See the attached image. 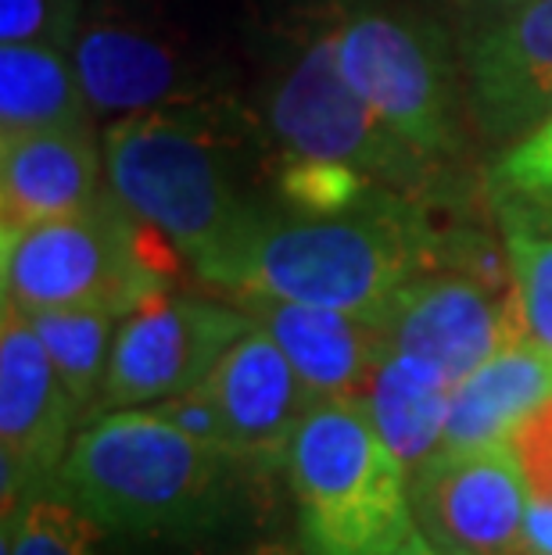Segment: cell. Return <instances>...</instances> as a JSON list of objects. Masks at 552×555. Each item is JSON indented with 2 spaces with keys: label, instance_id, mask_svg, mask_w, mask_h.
<instances>
[{
  "label": "cell",
  "instance_id": "cell-14",
  "mask_svg": "<svg viewBox=\"0 0 552 555\" xmlns=\"http://www.w3.org/2000/svg\"><path fill=\"white\" fill-rule=\"evenodd\" d=\"M205 384L227 412L244 463L266 469L284 466L291 437L312 409L316 395L277 340L262 326H252L219 359Z\"/></svg>",
  "mask_w": 552,
  "mask_h": 555
},
{
  "label": "cell",
  "instance_id": "cell-10",
  "mask_svg": "<svg viewBox=\"0 0 552 555\" xmlns=\"http://www.w3.org/2000/svg\"><path fill=\"white\" fill-rule=\"evenodd\" d=\"M409 499L420 534L445 555H506L531 483L513 441L441 448L409 477Z\"/></svg>",
  "mask_w": 552,
  "mask_h": 555
},
{
  "label": "cell",
  "instance_id": "cell-17",
  "mask_svg": "<svg viewBox=\"0 0 552 555\" xmlns=\"http://www.w3.org/2000/svg\"><path fill=\"white\" fill-rule=\"evenodd\" d=\"M552 401V351L524 337L480 362L452 387L441 448L513 441V434Z\"/></svg>",
  "mask_w": 552,
  "mask_h": 555
},
{
  "label": "cell",
  "instance_id": "cell-5",
  "mask_svg": "<svg viewBox=\"0 0 552 555\" xmlns=\"http://www.w3.org/2000/svg\"><path fill=\"white\" fill-rule=\"evenodd\" d=\"M147 230L112 191L76 216L0 233L4 305L133 315L169 291V269L151 251Z\"/></svg>",
  "mask_w": 552,
  "mask_h": 555
},
{
  "label": "cell",
  "instance_id": "cell-16",
  "mask_svg": "<svg viewBox=\"0 0 552 555\" xmlns=\"http://www.w3.org/2000/svg\"><path fill=\"white\" fill-rule=\"evenodd\" d=\"M73 57L93 115L104 119L187 108L194 101L183 57L140 26L90 22L79 29Z\"/></svg>",
  "mask_w": 552,
  "mask_h": 555
},
{
  "label": "cell",
  "instance_id": "cell-18",
  "mask_svg": "<svg viewBox=\"0 0 552 555\" xmlns=\"http://www.w3.org/2000/svg\"><path fill=\"white\" fill-rule=\"evenodd\" d=\"M68 47L0 43V144L40 129L93 126Z\"/></svg>",
  "mask_w": 552,
  "mask_h": 555
},
{
  "label": "cell",
  "instance_id": "cell-13",
  "mask_svg": "<svg viewBox=\"0 0 552 555\" xmlns=\"http://www.w3.org/2000/svg\"><path fill=\"white\" fill-rule=\"evenodd\" d=\"M112 194L93 126L40 129L0 144V233L93 208Z\"/></svg>",
  "mask_w": 552,
  "mask_h": 555
},
{
  "label": "cell",
  "instance_id": "cell-23",
  "mask_svg": "<svg viewBox=\"0 0 552 555\" xmlns=\"http://www.w3.org/2000/svg\"><path fill=\"white\" fill-rule=\"evenodd\" d=\"M491 183L502 194H521L552 205V112L496 158Z\"/></svg>",
  "mask_w": 552,
  "mask_h": 555
},
{
  "label": "cell",
  "instance_id": "cell-9",
  "mask_svg": "<svg viewBox=\"0 0 552 555\" xmlns=\"http://www.w3.org/2000/svg\"><path fill=\"white\" fill-rule=\"evenodd\" d=\"M387 351L434 365L452 387L480 362L527 337L513 283H491L466 269L420 273L377 315Z\"/></svg>",
  "mask_w": 552,
  "mask_h": 555
},
{
  "label": "cell",
  "instance_id": "cell-21",
  "mask_svg": "<svg viewBox=\"0 0 552 555\" xmlns=\"http://www.w3.org/2000/svg\"><path fill=\"white\" fill-rule=\"evenodd\" d=\"M26 319L43 340L47 356H51L79 412L98 416L104 373H108L123 315L108 309H40L26 312Z\"/></svg>",
  "mask_w": 552,
  "mask_h": 555
},
{
  "label": "cell",
  "instance_id": "cell-3",
  "mask_svg": "<svg viewBox=\"0 0 552 555\" xmlns=\"http://www.w3.org/2000/svg\"><path fill=\"white\" fill-rule=\"evenodd\" d=\"M284 469L309 555H391L420 530L406 466L359 395L316 398Z\"/></svg>",
  "mask_w": 552,
  "mask_h": 555
},
{
  "label": "cell",
  "instance_id": "cell-2",
  "mask_svg": "<svg viewBox=\"0 0 552 555\" xmlns=\"http://www.w3.org/2000/svg\"><path fill=\"white\" fill-rule=\"evenodd\" d=\"M241 469L155 409H112L73 437L57 488L112 534L191 538L227 519Z\"/></svg>",
  "mask_w": 552,
  "mask_h": 555
},
{
  "label": "cell",
  "instance_id": "cell-26",
  "mask_svg": "<svg viewBox=\"0 0 552 555\" xmlns=\"http://www.w3.org/2000/svg\"><path fill=\"white\" fill-rule=\"evenodd\" d=\"M513 448L531 483V494L552 499V401L513 434Z\"/></svg>",
  "mask_w": 552,
  "mask_h": 555
},
{
  "label": "cell",
  "instance_id": "cell-22",
  "mask_svg": "<svg viewBox=\"0 0 552 555\" xmlns=\"http://www.w3.org/2000/svg\"><path fill=\"white\" fill-rule=\"evenodd\" d=\"M104 527L51 483L4 509V555H101Z\"/></svg>",
  "mask_w": 552,
  "mask_h": 555
},
{
  "label": "cell",
  "instance_id": "cell-12",
  "mask_svg": "<svg viewBox=\"0 0 552 555\" xmlns=\"http://www.w3.org/2000/svg\"><path fill=\"white\" fill-rule=\"evenodd\" d=\"M460 68L477 126L499 144L521 140L552 112V0L470 26Z\"/></svg>",
  "mask_w": 552,
  "mask_h": 555
},
{
  "label": "cell",
  "instance_id": "cell-28",
  "mask_svg": "<svg viewBox=\"0 0 552 555\" xmlns=\"http://www.w3.org/2000/svg\"><path fill=\"white\" fill-rule=\"evenodd\" d=\"M521 4H527V0H460L470 26H480V22H488V18H499V15H506V11L521 8Z\"/></svg>",
  "mask_w": 552,
  "mask_h": 555
},
{
  "label": "cell",
  "instance_id": "cell-7",
  "mask_svg": "<svg viewBox=\"0 0 552 555\" xmlns=\"http://www.w3.org/2000/svg\"><path fill=\"white\" fill-rule=\"evenodd\" d=\"M269 126L291 162L359 172L381 186H420L434 162L416 155L345 79L334 26L305 40L269 98Z\"/></svg>",
  "mask_w": 552,
  "mask_h": 555
},
{
  "label": "cell",
  "instance_id": "cell-30",
  "mask_svg": "<svg viewBox=\"0 0 552 555\" xmlns=\"http://www.w3.org/2000/svg\"><path fill=\"white\" fill-rule=\"evenodd\" d=\"M255 555H309V552H295V548H262V552H255Z\"/></svg>",
  "mask_w": 552,
  "mask_h": 555
},
{
  "label": "cell",
  "instance_id": "cell-27",
  "mask_svg": "<svg viewBox=\"0 0 552 555\" xmlns=\"http://www.w3.org/2000/svg\"><path fill=\"white\" fill-rule=\"evenodd\" d=\"M506 555H552V499L531 494L521 534H516L513 548Z\"/></svg>",
  "mask_w": 552,
  "mask_h": 555
},
{
  "label": "cell",
  "instance_id": "cell-1",
  "mask_svg": "<svg viewBox=\"0 0 552 555\" xmlns=\"http://www.w3.org/2000/svg\"><path fill=\"white\" fill-rule=\"evenodd\" d=\"M431 266V237L391 201L334 216H255L213 247L194 273L230 298H266L377 315Z\"/></svg>",
  "mask_w": 552,
  "mask_h": 555
},
{
  "label": "cell",
  "instance_id": "cell-20",
  "mask_svg": "<svg viewBox=\"0 0 552 555\" xmlns=\"http://www.w3.org/2000/svg\"><path fill=\"white\" fill-rule=\"evenodd\" d=\"M496 211L527 337L552 351V205L496 191Z\"/></svg>",
  "mask_w": 552,
  "mask_h": 555
},
{
  "label": "cell",
  "instance_id": "cell-29",
  "mask_svg": "<svg viewBox=\"0 0 552 555\" xmlns=\"http://www.w3.org/2000/svg\"><path fill=\"white\" fill-rule=\"evenodd\" d=\"M391 555H445V552H441V548H434L431 541H427V538H424V534H420V530H416V534L409 538L406 545H398V548H395Z\"/></svg>",
  "mask_w": 552,
  "mask_h": 555
},
{
  "label": "cell",
  "instance_id": "cell-8",
  "mask_svg": "<svg viewBox=\"0 0 552 555\" xmlns=\"http://www.w3.org/2000/svg\"><path fill=\"white\" fill-rule=\"evenodd\" d=\"M252 315L205 298H162L123 319L101 387V412L144 409L205 384L219 359L248 334ZM98 412V416H101Z\"/></svg>",
  "mask_w": 552,
  "mask_h": 555
},
{
  "label": "cell",
  "instance_id": "cell-24",
  "mask_svg": "<svg viewBox=\"0 0 552 555\" xmlns=\"http://www.w3.org/2000/svg\"><path fill=\"white\" fill-rule=\"evenodd\" d=\"M79 0H0V43H54L79 37Z\"/></svg>",
  "mask_w": 552,
  "mask_h": 555
},
{
  "label": "cell",
  "instance_id": "cell-6",
  "mask_svg": "<svg viewBox=\"0 0 552 555\" xmlns=\"http://www.w3.org/2000/svg\"><path fill=\"white\" fill-rule=\"evenodd\" d=\"M334 51L359 98L416 155H460L466 87L431 26L391 11H351L334 26Z\"/></svg>",
  "mask_w": 552,
  "mask_h": 555
},
{
  "label": "cell",
  "instance_id": "cell-19",
  "mask_svg": "<svg viewBox=\"0 0 552 555\" xmlns=\"http://www.w3.org/2000/svg\"><path fill=\"white\" fill-rule=\"evenodd\" d=\"M377 423L387 448L398 455L406 474L413 477L431 455L441 452L445 420H449L452 384L413 356L387 351L359 391Z\"/></svg>",
  "mask_w": 552,
  "mask_h": 555
},
{
  "label": "cell",
  "instance_id": "cell-4",
  "mask_svg": "<svg viewBox=\"0 0 552 555\" xmlns=\"http://www.w3.org/2000/svg\"><path fill=\"white\" fill-rule=\"evenodd\" d=\"M101 144L115 197L191 266L255 216L197 112L166 108L108 119Z\"/></svg>",
  "mask_w": 552,
  "mask_h": 555
},
{
  "label": "cell",
  "instance_id": "cell-11",
  "mask_svg": "<svg viewBox=\"0 0 552 555\" xmlns=\"http://www.w3.org/2000/svg\"><path fill=\"white\" fill-rule=\"evenodd\" d=\"M79 405L57 376L43 340L15 305L0 315V469H4V509L26 494L57 483Z\"/></svg>",
  "mask_w": 552,
  "mask_h": 555
},
{
  "label": "cell",
  "instance_id": "cell-25",
  "mask_svg": "<svg viewBox=\"0 0 552 555\" xmlns=\"http://www.w3.org/2000/svg\"><path fill=\"white\" fill-rule=\"evenodd\" d=\"M147 409H155L162 420H169L176 430L194 437L197 444H208V448H216V452H227V455L241 459L227 412H222L216 395L208 391V384H197V387H191V391H183V395L155 401V405H147ZM241 463H244V459H241ZM244 466H248V463H244Z\"/></svg>",
  "mask_w": 552,
  "mask_h": 555
},
{
  "label": "cell",
  "instance_id": "cell-15",
  "mask_svg": "<svg viewBox=\"0 0 552 555\" xmlns=\"http://www.w3.org/2000/svg\"><path fill=\"white\" fill-rule=\"evenodd\" d=\"M233 301L277 340L316 398L359 395L387 356L381 326L367 315L280 301L266 294H244Z\"/></svg>",
  "mask_w": 552,
  "mask_h": 555
}]
</instances>
